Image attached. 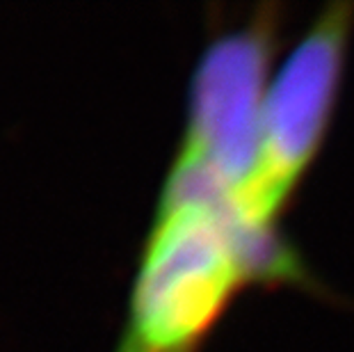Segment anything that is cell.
<instances>
[{
	"label": "cell",
	"instance_id": "2",
	"mask_svg": "<svg viewBox=\"0 0 354 352\" xmlns=\"http://www.w3.org/2000/svg\"><path fill=\"white\" fill-rule=\"evenodd\" d=\"M281 26L279 7L261 5L206 44L190 80L185 133L171 176L231 199L247 188L259 165L263 106Z\"/></svg>",
	"mask_w": 354,
	"mask_h": 352
},
{
	"label": "cell",
	"instance_id": "4",
	"mask_svg": "<svg viewBox=\"0 0 354 352\" xmlns=\"http://www.w3.org/2000/svg\"><path fill=\"white\" fill-rule=\"evenodd\" d=\"M117 352H153V350H147V348H142L138 346L135 341H131L128 336H124V341H122V346H119Z\"/></svg>",
	"mask_w": 354,
	"mask_h": 352
},
{
	"label": "cell",
	"instance_id": "3",
	"mask_svg": "<svg viewBox=\"0 0 354 352\" xmlns=\"http://www.w3.org/2000/svg\"><path fill=\"white\" fill-rule=\"evenodd\" d=\"M354 3H331L277 64L263 106L259 165L238 194L247 220L277 227L325 147L345 80Z\"/></svg>",
	"mask_w": 354,
	"mask_h": 352
},
{
	"label": "cell",
	"instance_id": "1",
	"mask_svg": "<svg viewBox=\"0 0 354 352\" xmlns=\"http://www.w3.org/2000/svg\"><path fill=\"white\" fill-rule=\"evenodd\" d=\"M299 254L231 197H160L142 247L126 336L153 352H197L245 288L306 286Z\"/></svg>",
	"mask_w": 354,
	"mask_h": 352
}]
</instances>
